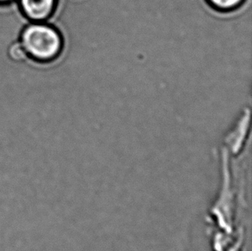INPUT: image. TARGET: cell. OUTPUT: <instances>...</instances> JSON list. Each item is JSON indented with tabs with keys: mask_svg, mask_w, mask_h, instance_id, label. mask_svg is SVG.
Segmentation results:
<instances>
[{
	"mask_svg": "<svg viewBox=\"0 0 252 251\" xmlns=\"http://www.w3.org/2000/svg\"><path fill=\"white\" fill-rule=\"evenodd\" d=\"M20 41L28 55L40 62L55 61L64 49L62 33L46 22L28 24L21 33Z\"/></svg>",
	"mask_w": 252,
	"mask_h": 251,
	"instance_id": "cell-1",
	"label": "cell"
},
{
	"mask_svg": "<svg viewBox=\"0 0 252 251\" xmlns=\"http://www.w3.org/2000/svg\"><path fill=\"white\" fill-rule=\"evenodd\" d=\"M11 1H13V0H0V3H9V2H11Z\"/></svg>",
	"mask_w": 252,
	"mask_h": 251,
	"instance_id": "cell-5",
	"label": "cell"
},
{
	"mask_svg": "<svg viewBox=\"0 0 252 251\" xmlns=\"http://www.w3.org/2000/svg\"><path fill=\"white\" fill-rule=\"evenodd\" d=\"M246 0H208L213 8L220 11H232L241 6Z\"/></svg>",
	"mask_w": 252,
	"mask_h": 251,
	"instance_id": "cell-4",
	"label": "cell"
},
{
	"mask_svg": "<svg viewBox=\"0 0 252 251\" xmlns=\"http://www.w3.org/2000/svg\"><path fill=\"white\" fill-rule=\"evenodd\" d=\"M22 12L31 23L47 22L54 15L58 0H17Z\"/></svg>",
	"mask_w": 252,
	"mask_h": 251,
	"instance_id": "cell-2",
	"label": "cell"
},
{
	"mask_svg": "<svg viewBox=\"0 0 252 251\" xmlns=\"http://www.w3.org/2000/svg\"><path fill=\"white\" fill-rule=\"evenodd\" d=\"M8 56L12 62L17 63L26 62L30 58L20 41H14L10 44L8 48Z\"/></svg>",
	"mask_w": 252,
	"mask_h": 251,
	"instance_id": "cell-3",
	"label": "cell"
}]
</instances>
